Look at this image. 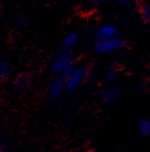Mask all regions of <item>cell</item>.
<instances>
[{"instance_id": "obj_1", "label": "cell", "mask_w": 150, "mask_h": 152, "mask_svg": "<svg viewBox=\"0 0 150 152\" xmlns=\"http://www.w3.org/2000/svg\"><path fill=\"white\" fill-rule=\"evenodd\" d=\"M73 63L68 54H62L58 56L53 63V71L55 73L60 74L62 76V79H66L69 74L73 71Z\"/></svg>"}, {"instance_id": "obj_2", "label": "cell", "mask_w": 150, "mask_h": 152, "mask_svg": "<svg viewBox=\"0 0 150 152\" xmlns=\"http://www.w3.org/2000/svg\"><path fill=\"white\" fill-rule=\"evenodd\" d=\"M124 46V42L118 38L109 39V40H99L94 45V50L98 54H108V53L117 52Z\"/></svg>"}, {"instance_id": "obj_3", "label": "cell", "mask_w": 150, "mask_h": 152, "mask_svg": "<svg viewBox=\"0 0 150 152\" xmlns=\"http://www.w3.org/2000/svg\"><path fill=\"white\" fill-rule=\"evenodd\" d=\"M86 76H87V70L85 68H74L73 71L69 74L68 77L63 79L64 85H66V89L68 91H73L75 88H77L84 82Z\"/></svg>"}, {"instance_id": "obj_4", "label": "cell", "mask_w": 150, "mask_h": 152, "mask_svg": "<svg viewBox=\"0 0 150 152\" xmlns=\"http://www.w3.org/2000/svg\"><path fill=\"white\" fill-rule=\"evenodd\" d=\"M116 35H117V29L112 25H104L97 31V37L99 40H109L117 38Z\"/></svg>"}, {"instance_id": "obj_5", "label": "cell", "mask_w": 150, "mask_h": 152, "mask_svg": "<svg viewBox=\"0 0 150 152\" xmlns=\"http://www.w3.org/2000/svg\"><path fill=\"white\" fill-rule=\"evenodd\" d=\"M63 88H66V85H64V80L63 79H57L55 80L50 87H49V98L52 100L57 99L58 96H60V94L62 93Z\"/></svg>"}, {"instance_id": "obj_6", "label": "cell", "mask_w": 150, "mask_h": 152, "mask_svg": "<svg viewBox=\"0 0 150 152\" xmlns=\"http://www.w3.org/2000/svg\"><path fill=\"white\" fill-rule=\"evenodd\" d=\"M118 90L115 88H106L101 93V98L105 103H114L118 99Z\"/></svg>"}, {"instance_id": "obj_7", "label": "cell", "mask_w": 150, "mask_h": 152, "mask_svg": "<svg viewBox=\"0 0 150 152\" xmlns=\"http://www.w3.org/2000/svg\"><path fill=\"white\" fill-rule=\"evenodd\" d=\"M78 41V34L76 32H70L69 34H67V37L64 38L62 42V47L63 49H70L76 44V42Z\"/></svg>"}, {"instance_id": "obj_8", "label": "cell", "mask_w": 150, "mask_h": 152, "mask_svg": "<svg viewBox=\"0 0 150 152\" xmlns=\"http://www.w3.org/2000/svg\"><path fill=\"white\" fill-rule=\"evenodd\" d=\"M138 131L139 133L145 136L150 135V121L149 120H142L138 123Z\"/></svg>"}, {"instance_id": "obj_9", "label": "cell", "mask_w": 150, "mask_h": 152, "mask_svg": "<svg viewBox=\"0 0 150 152\" xmlns=\"http://www.w3.org/2000/svg\"><path fill=\"white\" fill-rule=\"evenodd\" d=\"M15 84H16V86L18 88H25L29 84V78H28V76H26V75L19 76L18 78L16 79Z\"/></svg>"}, {"instance_id": "obj_10", "label": "cell", "mask_w": 150, "mask_h": 152, "mask_svg": "<svg viewBox=\"0 0 150 152\" xmlns=\"http://www.w3.org/2000/svg\"><path fill=\"white\" fill-rule=\"evenodd\" d=\"M9 72H10L9 65L7 64L4 61H1V62H0V77L2 79L6 78L7 76L9 75Z\"/></svg>"}, {"instance_id": "obj_11", "label": "cell", "mask_w": 150, "mask_h": 152, "mask_svg": "<svg viewBox=\"0 0 150 152\" xmlns=\"http://www.w3.org/2000/svg\"><path fill=\"white\" fill-rule=\"evenodd\" d=\"M118 75H119V72L117 70H115V69L114 70H110L105 75V80L106 82H114L115 79L118 77Z\"/></svg>"}, {"instance_id": "obj_12", "label": "cell", "mask_w": 150, "mask_h": 152, "mask_svg": "<svg viewBox=\"0 0 150 152\" xmlns=\"http://www.w3.org/2000/svg\"><path fill=\"white\" fill-rule=\"evenodd\" d=\"M143 15H144L145 19L147 20L148 24H150V7L146 6L143 8Z\"/></svg>"}, {"instance_id": "obj_13", "label": "cell", "mask_w": 150, "mask_h": 152, "mask_svg": "<svg viewBox=\"0 0 150 152\" xmlns=\"http://www.w3.org/2000/svg\"><path fill=\"white\" fill-rule=\"evenodd\" d=\"M118 2H119L120 6H123V7H128L131 4L132 0H118Z\"/></svg>"}, {"instance_id": "obj_14", "label": "cell", "mask_w": 150, "mask_h": 152, "mask_svg": "<svg viewBox=\"0 0 150 152\" xmlns=\"http://www.w3.org/2000/svg\"><path fill=\"white\" fill-rule=\"evenodd\" d=\"M104 1H106V0H92V2L94 3V4H101Z\"/></svg>"}, {"instance_id": "obj_15", "label": "cell", "mask_w": 150, "mask_h": 152, "mask_svg": "<svg viewBox=\"0 0 150 152\" xmlns=\"http://www.w3.org/2000/svg\"><path fill=\"white\" fill-rule=\"evenodd\" d=\"M1 152H3V151H1Z\"/></svg>"}]
</instances>
